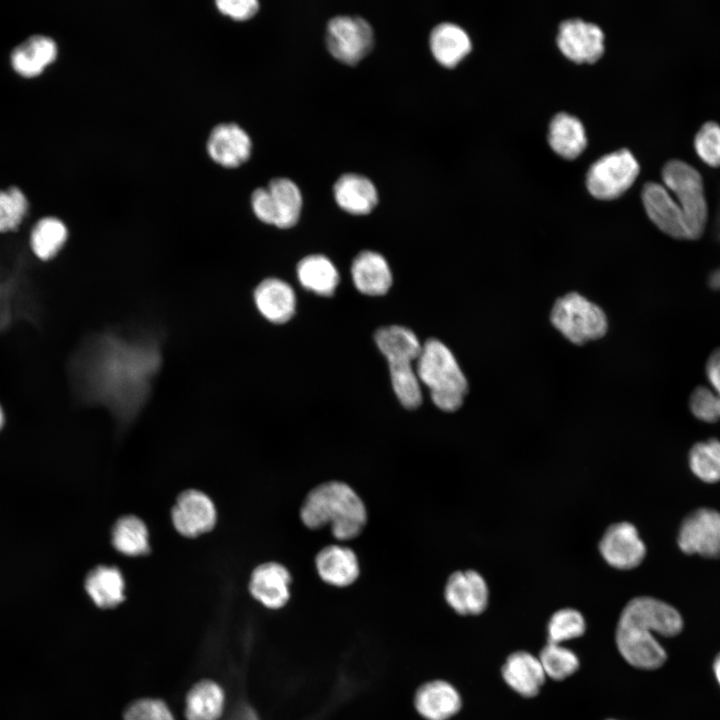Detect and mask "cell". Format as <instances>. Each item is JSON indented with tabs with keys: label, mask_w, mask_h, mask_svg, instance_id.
Returning <instances> with one entry per match:
<instances>
[{
	"label": "cell",
	"mask_w": 720,
	"mask_h": 720,
	"mask_svg": "<svg viewBox=\"0 0 720 720\" xmlns=\"http://www.w3.org/2000/svg\"><path fill=\"white\" fill-rule=\"evenodd\" d=\"M161 361L152 337L103 332L86 337L69 352L65 377L81 401L105 407L126 429L144 408Z\"/></svg>",
	"instance_id": "cell-1"
},
{
	"label": "cell",
	"mask_w": 720,
	"mask_h": 720,
	"mask_svg": "<svg viewBox=\"0 0 720 720\" xmlns=\"http://www.w3.org/2000/svg\"><path fill=\"white\" fill-rule=\"evenodd\" d=\"M682 628V617L674 607L656 598L637 597L626 604L618 620L617 648L630 665L654 670L667 658L654 634L672 637Z\"/></svg>",
	"instance_id": "cell-2"
},
{
	"label": "cell",
	"mask_w": 720,
	"mask_h": 720,
	"mask_svg": "<svg viewBox=\"0 0 720 720\" xmlns=\"http://www.w3.org/2000/svg\"><path fill=\"white\" fill-rule=\"evenodd\" d=\"M303 524L319 529L329 524L340 540L357 537L367 522V510L360 496L344 482L329 481L313 488L300 509Z\"/></svg>",
	"instance_id": "cell-3"
},
{
	"label": "cell",
	"mask_w": 720,
	"mask_h": 720,
	"mask_svg": "<svg viewBox=\"0 0 720 720\" xmlns=\"http://www.w3.org/2000/svg\"><path fill=\"white\" fill-rule=\"evenodd\" d=\"M375 342L386 357L394 392L407 409H416L422 403L420 382L413 361L417 360L422 345L415 333L403 326L382 327L375 333Z\"/></svg>",
	"instance_id": "cell-4"
},
{
	"label": "cell",
	"mask_w": 720,
	"mask_h": 720,
	"mask_svg": "<svg viewBox=\"0 0 720 720\" xmlns=\"http://www.w3.org/2000/svg\"><path fill=\"white\" fill-rule=\"evenodd\" d=\"M416 374L419 382L429 388L439 409L453 412L461 407L468 383L452 352L441 341L431 338L422 345Z\"/></svg>",
	"instance_id": "cell-5"
},
{
	"label": "cell",
	"mask_w": 720,
	"mask_h": 720,
	"mask_svg": "<svg viewBox=\"0 0 720 720\" xmlns=\"http://www.w3.org/2000/svg\"><path fill=\"white\" fill-rule=\"evenodd\" d=\"M662 179L680 205L693 239L703 234L708 220V205L701 173L682 159H670L663 165Z\"/></svg>",
	"instance_id": "cell-6"
},
{
	"label": "cell",
	"mask_w": 720,
	"mask_h": 720,
	"mask_svg": "<svg viewBox=\"0 0 720 720\" xmlns=\"http://www.w3.org/2000/svg\"><path fill=\"white\" fill-rule=\"evenodd\" d=\"M554 327L574 344L601 338L607 331L603 310L578 293L558 299L551 312Z\"/></svg>",
	"instance_id": "cell-7"
},
{
	"label": "cell",
	"mask_w": 720,
	"mask_h": 720,
	"mask_svg": "<svg viewBox=\"0 0 720 720\" xmlns=\"http://www.w3.org/2000/svg\"><path fill=\"white\" fill-rule=\"evenodd\" d=\"M639 170V163L629 150L614 151L592 164L587 173V188L595 198L615 199L633 184Z\"/></svg>",
	"instance_id": "cell-8"
},
{
	"label": "cell",
	"mask_w": 720,
	"mask_h": 720,
	"mask_svg": "<svg viewBox=\"0 0 720 720\" xmlns=\"http://www.w3.org/2000/svg\"><path fill=\"white\" fill-rule=\"evenodd\" d=\"M326 44L335 59L355 65L372 50L373 29L361 17L336 16L327 25Z\"/></svg>",
	"instance_id": "cell-9"
},
{
	"label": "cell",
	"mask_w": 720,
	"mask_h": 720,
	"mask_svg": "<svg viewBox=\"0 0 720 720\" xmlns=\"http://www.w3.org/2000/svg\"><path fill=\"white\" fill-rule=\"evenodd\" d=\"M678 546L686 554L720 557V512L700 508L690 513L680 526Z\"/></svg>",
	"instance_id": "cell-10"
},
{
	"label": "cell",
	"mask_w": 720,
	"mask_h": 720,
	"mask_svg": "<svg viewBox=\"0 0 720 720\" xmlns=\"http://www.w3.org/2000/svg\"><path fill=\"white\" fill-rule=\"evenodd\" d=\"M641 196L648 217L662 232L675 239L694 240L680 205L662 184L646 182Z\"/></svg>",
	"instance_id": "cell-11"
},
{
	"label": "cell",
	"mask_w": 720,
	"mask_h": 720,
	"mask_svg": "<svg viewBox=\"0 0 720 720\" xmlns=\"http://www.w3.org/2000/svg\"><path fill=\"white\" fill-rule=\"evenodd\" d=\"M175 529L185 537H197L212 530L217 512L211 498L196 489L180 493L171 510Z\"/></svg>",
	"instance_id": "cell-12"
},
{
	"label": "cell",
	"mask_w": 720,
	"mask_h": 720,
	"mask_svg": "<svg viewBox=\"0 0 720 720\" xmlns=\"http://www.w3.org/2000/svg\"><path fill=\"white\" fill-rule=\"evenodd\" d=\"M599 549L610 566L621 570L637 567L646 554L644 542L636 527L629 522L609 526L602 536Z\"/></svg>",
	"instance_id": "cell-13"
},
{
	"label": "cell",
	"mask_w": 720,
	"mask_h": 720,
	"mask_svg": "<svg viewBox=\"0 0 720 720\" xmlns=\"http://www.w3.org/2000/svg\"><path fill=\"white\" fill-rule=\"evenodd\" d=\"M604 34L599 26L581 19H569L559 26L557 43L569 59L581 63L598 60L604 51Z\"/></svg>",
	"instance_id": "cell-14"
},
{
	"label": "cell",
	"mask_w": 720,
	"mask_h": 720,
	"mask_svg": "<svg viewBox=\"0 0 720 720\" xmlns=\"http://www.w3.org/2000/svg\"><path fill=\"white\" fill-rule=\"evenodd\" d=\"M444 596L448 605L458 614L478 615L487 608L489 590L478 572L457 571L449 576Z\"/></svg>",
	"instance_id": "cell-15"
},
{
	"label": "cell",
	"mask_w": 720,
	"mask_h": 720,
	"mask_svg": "<svg viewBox=\"0 0 720 720\" xmlns=\"http://www.w3.org/2000/svg\"><path fill=\"white\" fill-rule=\"evenodd\" d=\"M252 142L246 131L235 123H221L210 132L207 151L211 159L226 168H235L246 162L251 154Z\"/></svg>",
	"instance_id": "cell-16"
},
{
	"label": "cell",
	"mask_w": 720,
	"mask_h": 720,
	"mask_svg": "<svg viewBox=\"0 0 720 720\" xmlns=\"http://www.w3.org/2000/svg\"><path fill=\"white\" fill-rule=\"evenodd\" d=\"M291 575L287 568L277 562L257 566L250 577L251 595L267 608L283 607L290 598Z\"/></svg>",
	"instance_id": "cell-17"
},
{
	"label": "cell",
	"mask_w": 720,
	"mask_h": 720,
	"mask_svg": "<svg viewBox=\"0 0 720 720\" xmlns=\"http://www.w3.org/2000/svg\"><path fill=\"white\" fill-rule=\"evenodd\" d=\"M258 311L275 324L288 322L295 314L296 296L292 287L278 278L263 280L254 291Z\"/></svg>",
	"instance_id": "cell-18"
},
{
	"label": "cell",
	"mask_w": 720,
	"mask_h": 720,
	"mask_svg": "<svg viewBox=\"0 0 720 720\" xmlns=\"http://www.w3.org/2000/svg\"><path fill=\"white\" fill-rule=\"evenodd\" d=\"M315 567L327 584L345 587L359 576L360 566L354 551L342 545H328L315 557Z\"/></svg>",
	"instance_id": "cell-19"
},
{
	"label": "cell",
	"mask_w": 720,
	"mask_h": 720,
	"mask_svg": "<svg viewBox=\"0 0 720 720\" xmlns=\"http://www.w3.org/2000/svg\"><path fill=\"white\" fill-rule=\"evenodd\" d=\"M414 703L418 713L427 720H448L462 705L458 691L443 680L421 685L416 691Z\"/></svg>",
	"instance_id": "cell-20"
},
{
	"label": "cell",
	"mask_w": 720,
	"mask_h": 720,
	"mask_svg": "<svg viewBox=\"0 0 720 720\" xmlns=\"http://www.w3.org/2000/svg\"><path fill=\"white\" fill-rule=\"evenodd\" d=\"M501 673L510 688L527 698L539 693L546 676L539 659L525 651L510 654Z\"/></svg>",
	"instance_id": "cell-21"
},
{
	"label": "cell",
	"mask_w": 720,
	"mask_h": 720,
	"mask_svg": "<svg viewBox=\"0 0 720 720\" xmlns=\"http://www.w3.org/2000/svg\"><path fill=\"white\" fill-rule=\"evenodd\" d=\"M351 275L356 289L368 296H380L392 285V273L386 259L374 251H363L353 260Z\"/></svg>",
	"instance_id": "cell-22"
},
{
	"label": "cell",
	"mask_w": 720,
	"mask_h": 720,
	"mask_svg": "<svg viewBox=\"0 0 720 720\" xmlns=\"http://www.w3.org/2000/svg\"><path fill=\"white\" fill-rule=\"evenodd\" d=\"M333 193L338 206L352 215L370 213L378 202L374 184L365 176L347 173L334 184Z\"/></svg>",
	"instance_id": "cell-23"
},
{
	"label": "cell",
	"mask_w": 720,
	"mask_h": 720,
	"mask_svg": "<svg viewBox=\"0 0 720 720\" xmlns=\"http://www.w3.org/2000/svg\"><path fill=\"white\" fill-rule=\"evenodd\" d=\"M66 223L55 215L40 217L31 227L29 245L32 253L41 261L55 259L69 239Z\"/></svg>",
	"instance_id": "cell-24"
},
{
	"label": "cell",
	"mask_w": 720,
	"mask_h": 720,
	"mask_svg": "<svg viewBox=\"0 0 720 720\" xmlns=\"http://www.w3.org/2000/svg\"><path fill=\"white\" fill-rule=\"evenodd\" d=\"M705 373L712 389L696 387L689 397V407L697 419L714 423L720 420V348L707 359Z\"/></svg>",
	"instance_id": "cell-25"
},
{
	"label": "cell",
	"mask_w": 720,
	"mask_h": 720,
	"mask_svg": "<svg viewBox=\"0 0 720 720\" xmlns=\"http://www.w3.org/2000/svg\"><path fill=\"white\" fill-rule=\"evenodd\" d=\"M57 44L45 35L36 34L28 37L11 52L13 68L24 76H35L55 60Z\"/></svg>",
	"instance_id": "cell-26"
},
{
	"label": "cell",
	"mask_w": 720,
	"mask_h": 720,
	"mask_svg": "<svg viewBox=\"0 0 720 720\" xmlns=\"http://www.w3.org/2000/svg\"><path fill=\"white\" fill-rule=\"evenodd\" d=\"M85 589L95 605L102 609L114 608L125 600V581L116 566L94 567L86 576Z\"/></svg>",
	"instance_id": "cell-27"
},
{
	"label": "cell",
	"mask_w": 720,
	"mask_h": 720,
	"mask_svg": "<svg viewBox=\"0 0 720 720\" xmlns=\"http://www.w3.org/2000/svg\"><path fill=\"white\" fill-rule=\"evenodd\" d=\"M429 43L437 62L448 68L456 66L471 50L468 34L460 26L448 22L433 28Z\"/></svg>",
	"instance_id": "cell-28"
},
{
	"label": "cell",
	"mask_w": 720,
	"mask_h": 720,
	"mask_svg": "<svg viewBox=\"0 0 720 720\" xmlns=\"http://www.w3.org/2000/svg\"><path fill=\"white\" fill-rule=\"evenodd\" d=\"M551 148L566 159H574L586 146L585 129L581 121L564 112L558 113L549 126Z\"/></svg>",
	"instance_id": "cell-29"
},
{
	"label": "cell",
	"mask_w": 720,
	"mask_h": 720,
	"mask_svg": "<svg viewBox=\"0 0 720 720\" xmlns=\"http://www.w3.org/2000/svg\"><path fill=\"white\" fill-rule=\"evenodd\" d=\"M297 277L307 290L320 296H332L339 283L334 264L323 255H309L297 265Z\"/></svg>",
	"instance_id": "cell-30"
},
{
	"label": "cell",
	"mask_w": 720,
	"mask_h": 720,
	"mask_svg": "<svg viewBox=\"0 0 720 720\" xmlns=\"http://www.w3.org/2000/svg\"><path fill=\"white\" fill-rule=\"evenodd\" d=\"M267 189L275 210L274 225L282 229L296 225L302 209V195L298 186L288 178L277 177L269 182Z\"/></svg>",
	"instance_id": "cell-31"
},
{
	"label": "cell",
	"mask_w": 720,
	"mask_h": 720,
	"mask_svg": "<svg viewBox=\"0 0 720 720\" xmlns=\"http://www.w3.org/2000/svg\"><path fill=\"white\" fill-rule=\"evenodd\" d=\"M111 543L119 553L131 557L145 556L151 550L147 526L135 515L122 516L114 523Z\"/></svg>",
	"instance_id": "cell-32"
},
{
	"label": "cell",
	"mask_w": 720,
	"mask_h": 720,
	"mask_svg": "<svg viewBox=\"0 0 720 720\" xmlns=\"http://www.w3.org/2000/svg\"><path fill=\"white\" fill-rule=\"evenodd\" d=\"M223 706L221 687L211 680H203L187 693L185 715L187 720H218Z\"/></svg>",
	"instance_id": "cell-33"
},
{
	"label": "cell",
	"mask_w": 720,
	"mask_h": 720,
	"mask_svg": "<svg viewBox=\"0 0 720 720\" xmlns=\"http://www.w3.org/2000/svg\"><path fill=\"white\" fill-rule=\"evenodd\" d=\"M689 465L700 480L707 483L720 481V441L709 439L696 443L689 452Z\"/></svg>",
	"instance_id": "cell-34"
},
{
	"label": "cell",
	"mask_w": 720,
	"mask_h": 720,
	"mask_svg": "<svg viewBox=\"0 0 720 720\" xmlns=\"http://www.w3.org/2000/svg\"><path fill=\"white\" fill-rule=\"evenodd\" d=\"M30 209L28 198L17 186L0 190V234L17 231Z\"/></svg>",
	"instance_id": "cell-35"
},
{
	"label": "cell",
	"mask_w": 720,
	"mask_h": 720,
	"mask_svg": "<svg viewBox=\"0 0 720 720\" xmlns=\"http://www.w3.org/2000/svg\"><path fill=\"white\" fill-rule=\"evenodd\" d=\"M539 661L550 678L561 681L574 674L579 668L576 654L560 644L547 643L541 650Z\"/></svg>",
	"instance_id": "cell-36"
},
{
	"label": "cell",
	"mask_w": 720,
	"mask_h": 720,
	"mask_svg": "<svg viewBox=\"0 0 720 720\" xmlns=\"http://www.w3.org/2000/svg\"><path fill=\"white\" fill-rule=\"evenodd\" d=\"M586 630L583 615L572 608H564L555 612L547 625V639L549 643L560 644L582 636Z\"/></svg>",
	"instance_id": "cell-37"
},
{
	"label": "cell",
	"mask_w": 720,
	"mask_h": 720,
	"mask_svg": "<svg viewBox=\"0 0 720 720\" xmlns=\"http://www.w3.org/2000/svg\"><path fill=\"white\" fill-rule=\"evenodd\" d=\"M693 145L698 156L710 166L720 165V124L704 122L694 135Z\"/></svg>",
	"instance_id": "cell-38"
},
{
	"label": "cell",
	"mask_w": 720,
	"mask_h": 720,
	"mask_svg": "<svg viewBox=\"0 0 720 720\" xmlns=\"http://www.w3.org/2000/svg\"><path fill=\"white\" fill-rule=\"evenodd\" d=\"M124 720H174L167 705L158 699H140L124 713Z\"/></svg>",
	"instance_id": "cell-39"
},
{
	"label": "cell",
	"mask_w": 720,
	"mask_h": 720,
	"mask_svg": "<svg viewBox=\"0 0 720 720\" xmlns=\"http://www.w3.org/2000/svg\"><path fill=\"white\" fill-rule=\"evenodd\" d=\"M216 5L223 15L240 21L251 18L259 9L256 0H218Z\"/></svg>",
	"instance_id": "cell-40"
},
{
	"label": "cell",
	"mask_w": 720,
	"mask_h": 720,
	"mask_svg": "<svg viewBox=\"0 0 720 720\" xmlns=\"http://www.w3.org/2000/svg\"><path fill=\"white\" fill-rule=\"evenodd\" d=\"M251 206L255 216L263 223L274 225L275 210L267 188H257L251 195Z\"/></svg>",
	"instance_id": "cell-41"
},
{
	"label": "cell",
	"mask_w": 720,
	"mask_h": 720,
	"mask_svg": "<svg viewBox=\"0 0 720 720\" xmlns=\"http://www.w3.org/2000/svg\"><path fill=\"white\" fill-rule=\"evenodd\" d=\"M708 283L712 289L720 290V267L711 272Z\"/></svg>",
	"instance_id": "cell-42"
},
{
	"label": "cell",
	"mask_w": 720,
	"mask_h": 720,
	"mask_svg": "<svg viewBox=\"0 0 720 720\" xmlns=\"http://www.w3.org/2000/svg\"><path fill=\"white\" fill-rule=\"evenodd\" d=\"M713 669H714V673L717 678V681L720 684V653L716 656V658L714 660Z\"/></svg>",
	"instance_id": "cell-43"
},
{
	"label": "cell",
	"mask_w": 720,
	"mask_h": 720,
	"mask_svg": "<svg viewBox=\"0 0 720 720\" xmlns=\"http://www.w3.org/2000/svg\"><path fill=\"white\" fill-rule=\"evenodd\" d=\"M715 236L720 241V202L716 213L715 219Z\"/></svg>",
	"instance_id": "cell-44"
},
{
	"label": "cell",
	"mask_w": 720,
	"mask_h": 720,
	"mask_svg": "<svg viewBox=\"0 0 720 720\" xmlns=\"http://www.w3.org/2000/svg\"><path fill=\"white\" fill-rule=\"evenodd\" d=\"M4 422H5V413H4L2 405L0 404V429L3 427Z\"/></svg>",
	"instance_id": "cell-45"
},
{
	"label": "cell",
	"mask_w": 720,
	"mask_h": 720,
	"mask_svg": "<svg viewBox=\"0 0 720 720\" xmlns=\"http://www.w3.org/2000/svg\"><path fill=\"white\" fill-rule=\"evenodd\" d=\"M48 269H49V264H48ZM49 281H50V272H49ZM50 292H51V285H50ZM51 300H52V295H51Z\"/></svg>",
	"instance_id": "cell-46"
},
{
	"label": "cell",
	"mask_w": 720,
	"mask_h": 720,
	"mask_svg": "<svg viewBox=\"0 0 720 720\" xmlns=\"http://www.w3.org/2000/svg\"><path fill=\"white\" fill-rule=\"evenodd\" d=\"M608 720H614V719H608Z\"/></svg>",
	"instance_id": "cell-47"
}]
</instances>
